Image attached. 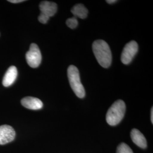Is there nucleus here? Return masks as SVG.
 Here are the masks:
<instances>
[{"label":"nucleus","mask_w":153,"mask_h":153,"mask_svg":"<svg viewBox=\"0 0 153 153\" xmlns=\"http://www.w3.org/2000/svg\"><path fill=\"white\" fill-rule=\"evenodd\" d=\"M18 75V71L14 66H10L6 72L4 76L2 84L5 87H9L15 82Z\"/></svg>","instance_id":"9"},{"label":"nucleus","mask_w":153,"mask_h":153,"mask_svg":"<svg viewBox=\"0 0 153 153\" xmlns=\"http://www.w3.org/2000/svg\"><path fill=\"white\" fill-rule=\"evenodd\" d=\"M116 1H116V0H107V1H106V2H107L108 4H112L115 3Z\"/></svg>","instance_id":"16"},{"label":"nucleus","mask_w":153,"mask_h":153,"mask_svg":"<svg viewBox=\"0 0 153 153\" xmlns=\"http://www.w3.org/2000/svg\"><path fill=\"white\" fill-rule=\"evenodd\" d=\"M26 58L28 64L33 68L40 65L42 61V54L38 45L32 43L30 45V49L26 53Z\"/></svg>","instance_id":"4"},{"label":"nucleus","mask_w":153,"mask_h":153,"mask_svg":"<svg viewBox=\"0 0 153 153\" xmlns=\"http://www.w3.org/2000/svg\"><path fill=\"white\" fill-rule=\"evenodd\" d=\"M116 153H133V152L131 148L126 143H121L118 146Z\"/></svg>","instance_id":"12"},{"label":"nucleus","mask_w":153,"mask_h":153,"mask_svg":"<svg viewBox=\"0 0 153 153\" xmlns=\"http://www.w3.org/2000/svg\"><path fill=\"white\" fill-rule=\"evenodd\" d=\"M138 46L136 42L131 41L126 44L121 56V62L128 65L131 62L134 57L137 54Z\"/></svg>","instance_id":"5"},{"label":"nucleus","mask_w":153,"mask_h":153,"mask_svg":"<svg viewBox=\"0 0 153 153\" xmlns=\"http://www.w3.org/2000/svg\"><path fill=\"white\" fill-rule=\"evenodd\" d=\"M16 137L13 128L8 125L0 126V145H5L13 141Z\"/></svg>","instance_id":"6"},{"label":"nucleus","mask_w":153,"mask_h":153,"mask_svg":"<svg viewBox=\"0 0 153 153\" xmlns=\"http://www.w3.org/2000/svg\"><path fill=\"white\" fill-rule=\"evenodd\" d=\"M132 141L140 148L145 149L147 147V141L142 133L137 129H133L131 133Z\"/></svg>","instance_id":"10"},{"label":"nucleus","mask_w":153,"mask_h":153,"mask_svg":"<svg viewBox=\"0 0 153 153\" xmlns=\"http://www.w3.org/2000/svg\"><path fill=\"white\" fill-rule=\"evenodd\" d=\"M66 25L68 26V27L71 28V29H74L77 27L78 22L76 18L74 16V17L68 19L66 20Z\"/></svg>","instance_id":"13"},{"label":"nucleus","mask_w":153,"mask_h":153,"mask_svg":"<svg viewBox=\"0 0 153 153\" xmlns=\"http://www.w3.org/2000/svg\"><path fill=\"white\" fill-rule=\"evenodd\" d=\"M151 121H152V123H153V108H152L151 109Z\"/></svg>","instance_id":"17"},{"label":"nucleus","mask_w":153,"mask_h":153,"mask_svg":"<svg viewBox=\"0 0 153 153\" xmlns=\"http://www.w3.org/2000/svg\"><path fill=\"white\" fill-rule=\"evenodd\" d=\"M126 105L122 100H118L112 104L107 111L106 121L111 126H117L123 120L125 112Z\"/></svg>","instance_id":"2"},{"label":"nucleus","mask_w":153,"mask_h":153,"mask_svg":"<svg viewBox=\"0 0 153 153\" xmlns=\"http://www.w3.org/2000/svg\"><path fill=\"white\" fill-rule=\"evenodd\" d=\"M68 76L70 85L74 93L78 98H84L85 96V90L81 82L79 71L76 66H69L68 69Z\"/></svg>","instance_id":"3"},{"label":"nucleus","mask_w":153,"mask_h":153,"mask_svg":"<svg viewBox=\"0 0 153 153\" xmlns=\"http://www.w3.org/2000/svg\"><path fill=\"white\" fill-rule=\"evenodd\" d=\"M71 13L76 18L85 19L88 16V10L86 7L82 4H76L71 9Z\"/></svg>","instance_id":"11"},{"label":"nucleus","mask_w":153,"mask_h":153,"mask_svg":"<svg viewBox=\"0 0 153 153\" xmlns=\"http://www.w3.org/2000/svg\"><path fill=\"white\" fill-rule=\"evenodd\" d=\"M39 8L41 13L50 17L53 16L57 12V6L55 2L44 1L40 4Z\"/></svg>","instance_id":"8"},{"label":"nucleus","mask_w":153,"mask_h":153,"mask_svg":"<svg viewBox=\"0 0 153 153\" xmlns=\"http://www.w3.org/2000/svg\"><path fill=\"white\" fill-rule=\"evenodd\" d=\"M8 1L11 2V3H19V2H23L25 1H23V0H9Z\"/></svg>","instance_id":"15"},{"label":"nucleus","mask_w":153,"mask_h":153,"mask_svg":"<svg viewBox=\"0 0 153 153\" xmlns=\"http://www.w3.org/2000/svg\"><path fill=\"white\" fill-rule=\"evenodd\" d=\"M93 50L100 65L107 68L112 62V53L108 44L103 40H97L93 44Z\"/></svg>","instance_id":"1"},{"label":"nucleus","mask_w":153,"mask_h":153,"mask_svg":"<svg viewBox=\"0 0 153 153\" xmlns=\"http://www.w3.org/2000/svg\"><path fill=\"white\" fill-rule=\"evenodd\" d=\"M21 104L25 108L33 110L41 109L43 106V102L39 99L31 97H27L22 99Z\"/></svg>","instance_id":"7"},{"label":"nucleus","mask_w":153,"mask_h":153,"mask_svg":"<svg viewBox=\"0 0 153 153\" xmlns=\"http://www.w3.org/2000/svg\"><path fill=\"white\" fill-rule=\"evenodd\" d=\"M49 16H47L46 15H45L44 14H42V13H41L38 17L39 21L43 24L47 23L48 21L49 20Z\"/></svg>","instance_id":"14"}]
</instances>
